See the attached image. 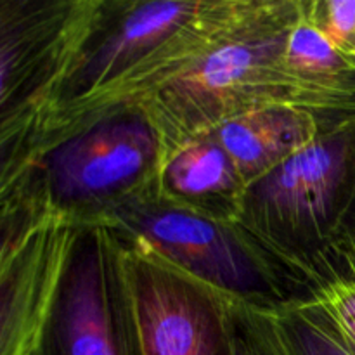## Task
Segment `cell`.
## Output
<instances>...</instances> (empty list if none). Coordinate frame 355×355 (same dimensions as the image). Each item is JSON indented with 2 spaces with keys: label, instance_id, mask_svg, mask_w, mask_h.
<instances>
[{
  "label": "cell",
  "instance_id": "9",
  "mask_svg": "<svg viewBox=\"0 0 355 355\" xmlns=\"http://www.w3.org/2000/svg\"><path fill=\"white\" fill-rule=\"evenodd\" d=\"M208 2L210 0H104L99 21L45 121L134 69L193 23L207 9Z\"/></svg>",
  "mask_w": 355,
  "mask_h": 355
},
{
  "label": "cell",
  "instance_id": "7",
  "mask_svg": "<svg viewBox=\"0 0 355 355\" xmlns=\"http://www.w3.org/2000/svg\"><path fill=\"white\" fill-rule=\"evenodd\" d=\"M116 245L139 355H229L227 295Z\"/></svg>",
  "mask_w": 355,
  "mask_h": 355
},
{
  "label": "cell",
  "instance_id": "14",
  "mask_svg": "<svg viewBox=\"0 0 355 355\" xmlns=\"http://www.w3.org/2000/svg\"><path fill=\"white\" fill-rule=\"evenodd\" d=\"M229 355H274L260 333L250 305L227 297Z\"/></svg>",
  "mask_w": 355,
  "mask_h": 355
},
{
  "label": "cell",
  "instance_id": "13",
  "mask_svg": "<svg viewBox=\"0 0 355 355\" xmlns=\"http://www.w3.org/2000/svg\"><path fill=\"white\" fill-rule=\"evenodd\" d=\"M307 19L355 61V0H302Z\"/></svg>",
  "mask_w": 355,
  "mask_h": 355
},
{
  "label": "cell",
  "instance_id": "10",
  "mask_svg": "<svg viewBox=\"0 0 355 355\" xmlns=\"http://www.w3.org/2000/svg\"><path fill=\"white\" fill-rule=\"evenodd\" d=\"M352 121L355 118L305 107L270 106L224 121L208 135L229 153L248 187L295 153Z\"/></svg>",
  "mask_w": 355,
  "mask_h": 355
},
{
  "label": "cell",
  "instance_id": "8",
  "mask_svg": "<svg viewBox=\"0 0 355 355\" xmlns=\"http://www.w3.org/2000/svg\"><path fill=\"white\" fill-rule=\"evenodd\" d=\"M44 355H139L120 252L103 225L85 224L76 238Z\"/></svg>",
  "mask_w": 355,
  "mask_h": 355
},
{
  "label": "cell",
  "instance_id": "2",
  "mask_svg": "<svg viewBox=\"0 0 355 355\" xmlns=\"http://www.w3.org/2000/svg\"><path fill=\"white\" fill-rule=\"evenodd\" d=\"M162 141L142 107L92 121L2 172V207L52 210L94 224L155 189Z\"/></svg>",
  "mask_w": 355,
  "mask_h": 355
},
{
  "label": "cell",
  "instance_id": "12",
  "mask_svg": "<svg viewBox=\"0 0 355 355\" xmlns=\"http://www.w3.org/2000/svg\"><path fill=\"white\" fill-rule=\"evenodd\" d=\"M250 311L274 355H355L318 305L286 304L276 309L250 305Z\"/></svg>",
  "mask_w": 355,
  "mask_h": 355
},
{
  "label": "cell",
  "instance_id": "3",
  "mask_svg": "<svg viewBox=\"0 0 355 355\" xmlns=\"http://www.w3.org/2000/svg\"><path fill=\"white\" fill-rule=\"evenodd\" d=\"M355 180V121L324 135L250 184L232 224L284 286L338 231ZM286 305V298H284Z\"/></svg>",
  "mask_w": 355,
  "mask_h": 355
},
{
  "label": "cell",
  "instance_id": "4",
  "mask_svg": "<svg viewBox=\"0 0 355 355\" xmlns=\"http://www.w3.org/2000/svg\"><path fill=\"white\" fill-rule=\"evenodd\" d=\"M104 0H0V153L12 162L54 107Z\"/></svg>",
  "mask_w": 355,
  "mask_h": 355
},
{
  "label": "cell",
  "instance_id": "1",
  "mask_svg": "<svg viewBox=\"0 0 355 355\" xmlns=\"http://www.w3.org/2000/svg\"><path fill=\"white\" fill-rule=\"evenodd\" d=\"M298 17L300 0H260L238 30L137 106L158 130L162 163L186 142L262 107L355 118V92L302 78L286 64L288 35Z\"/></svg>",
  "mask_w": 355,
  "mask_h": 355
},
{
  "label": "cell",
  "instance_id": "11",
  "mask_svg": "<svg viewBox=\"0 0 355 355\" xmlns=\"http://www.w3.org/2000/svg\"><path fill=\"white\" fill-rule=\"evenodd\" d=\"M246 186L220 142L201 135L162 163L156 194L173 207L232 225L241 215Z\"/></svg>",
  "mask_w": 355,
  "mask_h": 355
},
{
  "label": "cell",
  "instance_id": "15",
  "mask_svg": "<svg viewBox=\"0 0 355 355\" xmlns=\"http://www.w3.org/2000/svg\"><path fill=\"white\" fill-rule=\"evenodd\" d=\"M319 260H349V262H355V180L349 207H347L338 231L333 236L331 243L326 246L324 252L319 253L311 263L319 262Z\"/></svg>",
  "mask_w": 355,
  "mask_h": 355
},
{
  "label": "cell",
  "instance_id": "5",
  "mask_svg": "<svg viewBox=\"0 0 355 355\" xmlns=\"http://www.w3.org/2000/svg\"><path fill=\"white\" fill-rule=\"evenodd\" d=\"M94 224L106 227L121 245L156 257L218 293L259 309L284 305L272 274L232 225L173 207L158 198L156 187Z\"/></svg>",
  "mask_w": 355,
  "mask_h": 355
},
{
  "label": "cell",
  "instance_id": "6",
  "mask_svg": "<svg viewBox=\"0 0 355 355\" xmlns=\"http://www.w3.org/2000/svg\"><path fill=\"white\" fill-rule=\"evenodd\" d=\"M82 227L61 211L2 207L0 355H44L59 288Z\"/></svg>",
  "mask_w": 355,
  "mask_h": 355
}]
</instances>
